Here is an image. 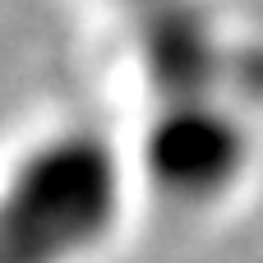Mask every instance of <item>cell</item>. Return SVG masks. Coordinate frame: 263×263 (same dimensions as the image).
Listing matches in <instances>:
<instances>
[{
  "label": "cell",
  "instance_id": "cell-1",
  "mask_svg": "<svg viewBox=\"0 0 263 263\" xmlns=\"http://www.w3.org/2000/svg\"><path fill=\"white\" fill-rule=\"evenodd\" d=\"M120 199L125 171L102 134L37 143L0 190V263H74L111 236Z\"/></svg>",
  "mask_w": 263,
  "mask_h": 263
},
{
  "label": "cell",
  "instance_id": "cell-2",
  "mask_svg": "<svg viewBox=\"0 0 263 263\" xmlns=\"http://www.w3.org/2000/svg\"><path fill=\"white\" fill-rule=\"evenodd\" d=\"M250 162L245 125L222 106L217 92L166 97L143 134V171L157 194L176 203L222 199Z\"/></svg>",
  "mask_w": 263,
  "mask_h": 263
},
{
  "label": "cell",
  "instance_id": "cell-3",
  "mask_svg": "<svg viewBox=\"0 0 263 263\" xmlns=\"http://www.w3.org/2000/svg\"><path fill=\"white\" fill-rule=\"evenodd\" d=\"M157 97L217 92L222 42L199 0H116Z\"/></svg>",
  "mask_w": 263,
  "mask_h": 263
}]
</instances>
